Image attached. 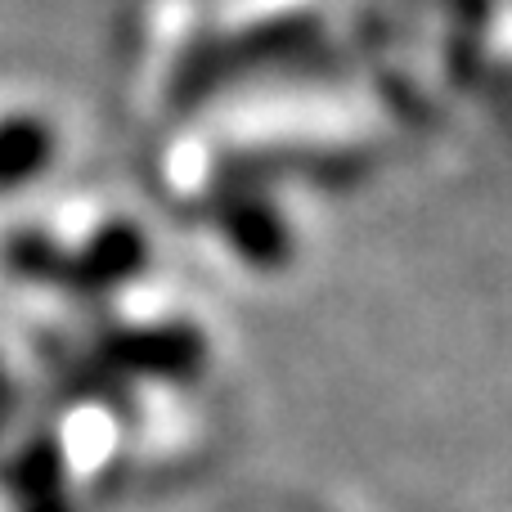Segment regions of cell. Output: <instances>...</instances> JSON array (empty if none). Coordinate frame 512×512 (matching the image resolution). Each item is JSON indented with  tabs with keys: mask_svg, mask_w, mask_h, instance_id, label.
Here are the masks:
<instances>
[{
	"mask_svg": "<svg viewBox=\"0 0 512 512\" xmlns=\"http://www.w3.org/2000/svg\"><path fill=\"white\" fill-rule=\"evenodd\" d=\"M63 158V117L27 95L0 99V198L23 194Z\"/></svg>",
	"mask_w": 512,
	"mask_h": 512,
	"instance_id": "1",
	"label": "cell"
},
{
	"mask_svg": "<svg viewBox=\"0 0 512 512\" xmlns=\"http://www.w3.org/2000/svg\"><path fill=\"white\" fill-rule=\"evenodd\" d=\"M481 90L512 122V0H490V36H486V68Z\"/></svg>",
	"mask_w": 512,
	"mask_h": 512,
	"instance_id": "2",
	"label": "cell"
}]
</instances>
